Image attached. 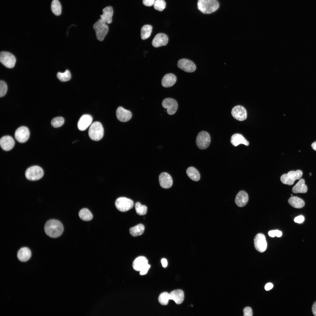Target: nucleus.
<instances>
[{"mask_svg": "<svg viewBox=\"0 0 316 316\" xmlns=\"http://www.w3.org/2000/svg\"><path fill=\"white\" fill-rule=\"evenodd\" d=\"M44 229L46 234L52 238L60 236L63 231V226L61 222L54 219L47 221L45 224Z\"/></svg>", "mask_w": 316, "mask_h": 316, "instance_id": "nucleus-1", "label": "nucleus"}, {"mask_svg": "<svg viewBox=\"0 0 316 316\" xmlns=\"http://www.w3.org/2000/svg\"><path fill=\"white\" fill-rule=\"evenodd\" d=\"M219 4L217 0H198V9L204 14H210L216 11L219 8Z\"/></svg>", "mask_w": 316, "mask_h": 316, "instance_id": "nucleus-2", "label": "nucleus"}, {"mask_svg": "<svg viewBox=\"0 0 316 316\" xmlns=\"http://www.w3.org/2000/svg\"><path fill=\"white\" fill-rule=\"evenodd\" d=\"M104 130L101 123L98 121H95L91 124L88 130V135L92 140L98 141L101 139L103 137Z\"/></svg>", "mask_w": 316, "mask_h": 316, "instance_id": "nucleus-3", "label": "nucleus"}, {"mask_svg": "<svg viewBox=\"0 0 316 316\" xmlns=\"http://www.w3.org/2000/svg\"><path fill=\"white\" fill-rule=\"evenodd\" d=\"M107 23L100 18L93 25L97 38L100 41H102L104 40L108 32L109 28Z\"/></svg>", "mask_w": 316, "mask_h": 316, "instance_id": "nucleus-4", "label": "nucleus"}, {"mask_svg": "<svg viewBox=\"0 0 316 316\" xmlns=\"http://www.w3.org/2000/svg\"><path fill=\"white\" fill-rule=\"evenodd\" d=\"M26 178L30 181L37 180L41 179L44 175V171L40 167L34 166L29 167L25 173Z\"/></svg>", "mask_w": 316, "mask_h": 316, "instance_id": "nucleus-5", "label": "nucleus"}, {"mask_svg": "<svg viewBox=\"0 0 316 316\" xmlns=\"http://www.w3.org/2000/svg\"><path fill=\"white\" fill-rule=\"evenodd\" d=\"M115 206L119 211L125 212L132 209L134 205L133 201L126 197L117 198L115 202Z\"/></svg>", "mask_w": 316, "mask_h": 316, "instance_id": "nucleus-6", "label": "nucleus"}, {"mask_svg": "<svg viewBox=\"0 0 316 316\" xmlns=\"http://www.w3.org/2000/svg\"><path fill=\"white\" fill-rule=\"evenodd\" d=\"M211 138L209 134L205 131H202L198 134L196 139L197 147L200 149L207 148L209 145Z\"/></svg>", "mask_w": 316, "mask_h": 316, "instance_id": "nucleus-7", "label": "nucleus"}, {"mask_svg": "<svg viewBox=\"0 0 316 316\" xmlns=\"http://www.w3.org/2000/svg\"><path fill=\"white\" fill-rule=\"evenodd\" d=\"M0 61L6 67L12 68L15 66L16 59L11 53L6 51H2L0 54Z\"/></svg>", "mask_w": 316, "mask_h": 316, "instance_id": "nucleus-8", "label": "nucleus"}, {"mask_svg": "<svg viewBox=\"0 0 316 316\" xmlns=\"http://www.w3.org/2000/svg\"><path fill=\"white\" fill-rule=\"evenodd\" d=\"M30 132L28 128L25 126L19 127L16 130L14 136L16 139L20 143H24L28 139Z\"/></svg>", "mask_w": 316, "mask_h": 316, "instance_id": "nucleus-9", "label": "nucleus"}, {"mask_svg": "<svg viewBox=\"0 0 316 316\" xmlns=\"http://www.w3.org/2000/svg\"><path fill=\"white\" fill-rule=\"evenodd\" d=\"M177 66L183 71L188 73L193 72L196 69V66L194 63L186 59H182L178 60Z\"/></svg>", "mask_w": 316, "mask_h": 316, "instance_id": "nucleus-10", "label": "nucleus"}, {"mask_svg": "<svg viewBox=\"0 0 316 316\" xmlns=\"http://www.w3.org/2000/svg\"><path fill=\"white\" fill-rule=\"evenodd\" d=\"M254 244L256 249L262 253L266 249L267 244L265 235L261 233L257 234L254 239Z\"/></svg>", "mask_w": 316, "mask_h": 316, "instance_id": "nucleus-11", "label": "nucleus"}, {"mask_svg": "<svg viewBox=\"0 0 316 316\" xmlns=\"http://www.w3.org/2000/svg\"><path fill=\"white\" fill-rule=\"evenodd\" d=\"M162 107L165 109H167V112L170 115L174 114L176 111L178 105L176 101L171 98H166L163 100L162 102Z\"/></svg>", "mask_w": 316, "mask_h": 316, "instance_id": "nucleus-12", "label": "nucleus"}, {"mask_svg": "<svg viewBox=\"0 0 316 316\" xmlns=\"http://www.w3.org/2000/svg\"><path fill=\"white\" fill-rule=\"evenodd\" d=\"M231 114L235 119L239 121L245 120L247 116L245 109L243 107L240 105L234 107L232 110Z\"/></svg>", "mask_w": 316, "mask_h": 316, "instance_id": "nucleus-13", "label": "nucleus"}, {"mask_svg": "<svg viewBox=\"0 0 316 316\" xmlns=\"http://www.w3.org/2000/svg\"><path fill=\"white\" fill-rule=\"evenodd\" d=\"M0 145L1 147L3 150L8 151L11 150L14 147L15 141L11 136H4L1 138Z\"/></svg>", "mask_w": 316, "mask_h": 316, "instance_id": "nucleus-14", "label": "nucleus"}, {"mask_svg": "<svg viewBox=\"0 0 316 316\" xmlns=\"http://www.w3.org/2000/svg\"><path fill=\"white\" fill-rule=\"evenodd\" d=\"M118 119L121 122H126L130 119L132 116L131 112L121 107H118L116 112Z\"/></svg>", "mask_w": 316, "mask_h": 316, "instance_id": "nucleus-15", "label": "nucleus"}, {"mask_svg": "<svg viewBox=\"0 0 316 316\" xmlns=\"http://www.w3.org/2000/svg\"><path fill=\"white\" fill-rule=\"evenodd\" d=\"M93 120L92 116L89 114H84L80 118L78 123V127L80 131H84L91 124Z\"/></svg>", "mask_w": 316, "mask_h": 316, "instance_id": "nucleus-16", "label": "nucleus"}, {"mask_svg": "<svg viewBox=\"0 0 316 316\" xmlns=\"http://www.w3.org/2000/svg\"><path fill=\"white\" fill-rule=\"evenodd\" d=\"M168 41V37L165 34L159 33L154 37L152 41V46L155 47L166 45Z\"/></svg>", "mask_w": 316, "mask_h": 316, "instance_id": "nucleus-17", "label": "nucleus"}, {"mask_svg": "<svg viewBox=\"0 0 316 316\" xmlns=\"http://www.w3.org/2000/svg\"><path fill=\"white\" fill-rule=\"evenodd\" d=\"M159 181L161 186L164 188H170L173 184V180L171 176L166 172L161 173L159 176Z\"/></svg>", "mask_w": 316, "mask_h": 316, "instance_id": "nucleus-18", "label": "nucleus"}, {"mask_svg": "<svg viewBox=\"0 0 316 316\" xmlns=\"http://www.w3.org/2000/svg\"><path fill=\"white\" fill-rule=\"evenodd\" d=\"M248 200V196L246 192L243 190L240 191L236 195L235 202L239 207L244 206Z\"/></svg>", "mask_w": 316, "mask_h": 316, "instance_id": "nucleus-19", "label": "nucleus"}, {"mask_svg": "<svg viewBox=\"0 0 316 316\" xmlns=\"http://www.w3.org/2000/svg\"><path fill=\"white\" fill-rule=\"evenodd\" d=\"M102 12V14L100 16L101 18L107 23H111L114 13L112 7L111 6H107L103 9Z\"/></svg>", "mask_w": 316, "mask_h": 316, "instance_id": "nucleus-20", "label": "nucleus"}, {"mask_svg": "<svg viewBox=\"0 0 316 316\" xmlns=\"http://www.w3.org/2000/svg\"><path fill=\"white\" fill-rule=\"evenodd\" d=\"M170 300H174L177 304L182 303L184 298L183 291L180 289L172 291L170 293Z\"/></svg>", "mask_w": 316, "mask_h": 316, "instance_id": "nucleus-21", "label": "nucleus"}, {"mask_svg": "<svg viewBox=\"0 0 316 316\" xmlns=\"http://www.w3.org/2000/svg\"><path fill=\"white\" fill-rule=\"evenodd\" d=\"M148 264V260L145 257L142 256H139L133 261V267L135 271H140Z\"/></svg>", "mask_w": 316, "mask_h": 316, "instance_id": "nucleus-22", "label": "nucleus"}, {"mask_svg": "<svg viewBox=\"0 0 316 316\" xmlns=\"http://www.w3.org/2000/svg\"><path fill=\"white\" fill-rule=\"evenodd\" d=\"M176 81V76L172 73H168L163 78L162 80V86L165 87H168L172 86Z\"/></svg>", "mask_w": 316, "mask_h": 316, "instance_id": "nucleus-23", "label": "nucleus"}, {"mask_svg": "<svg viewBox=\"0 0 316 316\" xmlns=\"http://www.w3.org/2000/svg\"><path fill=\"white\" fill-rule=\"evenodd\" d=\"M231 142L232 144L236 147L240 144H243L246 146H248L249 142L241 134L236 133L233 135L231 138Z\"/></svg>", "mask_w": 316, "mask_h": 316, "instance_id": "nucleus-24", "label": "nucleus"}, {"mask_svg": "<svg viewBox=\"0 0 316 316\" xmlns=\"http://www.w3.org/2000/svg\"><path fill=\"white\" fill-rule=\"evenodd\" d=\"M31 253L30 249L26 247L21 248L17 253V257L22 262H26L30 258Z\"/></svg>", "mask_w": 316, "mask_h": 316, "instance_id": "nucleus-25", "label": "nucleus"}, {"mask_svg": "<svg viewBox=\"0 0 316 316\" xmlns=\"http://www.w3.org/2000/svg\"><path fill=\"white\" fill-rule=\"evenodd\" d=\"M307 187L305 184V181L303 179H300L292 189L293 192L295 193H305L307 192Z\"/></svg>", "mask_w": 316, "mask_h": 316, "instance_id": "nucleus-26", "label": "nucleus"}, {"mask_svg": "<svg viewBox=\"0 0 316 316\" xmlns=\"http://www.w3.org/2000/svg\"><path fill=\"white\" fill-rule=\"evenodd\" d=\"M288 203L293 207L296 208H301L305 205L304 201L301 199L296 196L291 197L288 200Z\"/></svg>", "mask_w": 316, "mask_h": 316, "instance_id": "nucleus-27", "label": "nucleus"}, {"mask_svg": "<svg viewBox=\"0 0 316 316\" xmlns=\"http://www.w3.org/2000/svg\"><path fill=\"white\" fill-rule=\"evenodd\" d=\"M187 174L189 177L194 181H198L200 178V174L195 168L193 167L188 168L186 171Z\"/></svg>", "mask_w": 316, "mask_h": 316, "instance_id": "nucleus-28", "label": "nucleus"}, {"mask_svg": "<svg viewBox=\"0 0 316 316\" xmlns=\"http://www.w3.org/2000/svg\"><path fill=\"white\" fill-rule=\"evenodd\" d=\"M144 230V226L142 224H139L130 228L129 231L131 235L135 237L141 235L143 233Z\"/></svg>", "mask_w": 316, "mask_h": 316, "instance_id": "nucleus-29", "label": "nucleus"}, {"mask_svg": "<svg viewBox=\"0 0 316 316\" xmlns=\"http://www.w3.org/2000/svg\"><path fill=\"white\" fill-rule=\"evenodd\" d=\"M152 27L149 25H145L142 27L141 30V37L143 40L148 38L152 32Z\"/></svg>", "mask_w": 316, "mask_h": 316, "instance_id": "nucleus-30", "label": "nucleus"}, {"mask_svg": "<svg viewBox=\"0 0 316 316\" xmlns=\"http://www.w3.org/2000/svg\"><path fill=\"white\" fill-rule=\"evenodd\" d=\"M79 215L81 219L85 221H90L93 218L92 213L87 208L81 209L79 213Z\"/></svg>", "mask_w": 316, "mask_h": 316, "instance_id": "nucleus-31", "label": "nucleus"}, {"mask_svg": "<svg viewBox=\"0 0 316 316\" xmlns=\"http://www.w3.org/2000/svg\"><path fill=\"white\" fill-rule=\"evenodd\" d=\"M51 10L53 13L57 16H59L61 13V7L58 0H53L51 5Z\"/></svg>", "mask_w": 316, "mask_h": 316, "instance_id": "nucleus-32", "label": "nucleus"}, {"mask_svg": "<svg viewBox=\"0 0 316 316\" xmlns=\"http://www.w3.org/2000/svg\"><path fill=\"white\" fill-rule=\"evenodd\" d=\"M58 79L61 81L66 82L69 80L71 78V74L70 71L66 70L63 73L58 72L57 74Z\"/></svg>", "mask_w": 316, "mask_h": 316, "instance_id": "nucleus-33", "label": "nucleus"}, {"mask_svg": "<svg viewBox=\"0 0 316 316\" xmlns=\"http://www.w3.org/2000/svg\"><path fill=\"white\" fill-rule=\"evenodd\" d=\"M135 207L136 212L138 214L143 215L146 214L147 208L145 205H142L139 202H137L135 203Z\"/></svg>", "mask_w": 316, "mask_h": 316, "instance_id": "nucleus-34", "label": "nucleus"}, {"mask_svg": "<svg viewBox=\"0 0 316 316\" xmlns=\"http://www.w3.org/2000/svg\"><path fill=\"white\" fill-rule=\"evenodd\" d=\"M288 176L294 181L296 180L299 179L302 176L303 172L300 170L296 171H291L288 172Z\"/></svg>", "mask_w": 316, "mask_h": 316, "instance_id": "nucleus-35", "label": "nucleus"}, {"mask_svg": "<svg viewBox=\"0 0 316 316\" xmlns=\"http://www.w3.org/2000/svg\"><path fill=\"white\" fill-rule=\"evenodd\" d=\"M170 300L169 293L166 292H164L161 293L158 298V300L160 303L162 305H167Z\"/></svg>", "mask_w": 316, "mask_h": 316, "instance_id": "nucleus-36", "label": "nucleus"}, {"mask_svg": "<svg viewBox=\"0 0 316 316\" xmlns=\"http://www.w3.org/2000/svg\"><path fill=\"white\" fill-rule=\"evenodd\" d=\"M64 120L62 117H57L53 118L51 121L52 126L54 128H58L62 126L64 124Z\"/></svg>", "mask_w": 316, "mask_h": 316, "instance_id": "nucleus-37", "label": "nucleus"}, {"mask_svg": "<svg viewBox=\"0 0 316 316\" xmlns=\"http://www.w3.org/2000/svg\"><path fill=\"white\" fill-rule=\"evenodd\" d=\"M153 6L156 10L162 11L166 7V3L164 0H155Z\"/></svg>", "mask_w": 316, "mask_h": 316, "instance_id": "nucleus-38", "label": "nucleus"}, {"mask_svg": "<svg viewBox=\"0 0 316 316\" xmlns=\"http://www.w3.org/2000/svg\"><path fill=\"white\" fill-rule=\"evenodd\" d=\"M280 180L283 184L288 185H292L294 183V181L288 176L287 174H283L281 177Z\"/></svg>", "mask_w": 316, "mask_h": 316, "instance_id": "nucleus-39", "label": "nucleus"}, {"mask_svg": "<svg viewBox=\"0 0 316 316\" xmlns=\"http://www.w3.org/2000/svg\"><path fill=\"white\" fill-rule=\"evenodd\" d=\"M7 90V86L6 83L3 80L0 82V97L4 96L6 94Z\"/></svg>", "mask_w": 316, "mask_h": 316, "instance_id": "nucleus-40", "label": "nucleus"}, {"mask_svg": "<svg viewBox=\"0 0 316 316\" xmlns=\"http://www.w3.org/2000/svg\"><path fill=\"white\" fill-rule=\"evenodd\" d=\"M269 236L272 237H274L275 236L279 237L282 235V232L278 230L270 231L268 233Z\"/></svg>", "mask_w": 316, "mask_h": 316, "instance_id": "nucleus-41", "label": "nucleus"}, {"mask_svg": "<svg viewBox=\"0 0 316 316\" xmlns=\"http://www.w3.org/2000/svg\"><path fill=\"white\" fill-rule=\"evenodd\" d=\"M244 316H252L253 315L252 310L249 307H247L244 308L243 310Z\"/></svg>", "mask_w": 316, "mask_h": 316, "instance_id": "nucleus-42", "label": "nucleus"}, {"mask_svg": "<svg viewBox=\"0 0 316 316\" xmlns=\"http://www.w3.org/2000/svg\"><path fill=\"white\" fill-rule=\"evenodd\" d=\"M150 266L148 264L144 267L140 272V275H144L146 274L147 272L149 269L150 268Z\"/></svg>", "mask_w": 316, "mask_h": 316, "instance_id": "nucleus-43", "label": "nucleus"}, {"mask_svg": "<svg viewBox=\"0 0 316 316\" xmlns=\"http://www.w3.org/2000/svg\"><path fill=\"white\" fill-rule=\"evenodd\" d=\"M155 0H143L142 3L144 5L148 6H150L153 5Z\"/></svg>", "mask_w": 316, "mask_h": 316, "instance_id": "nucleus-44", "label": "nucleus"}, {"mask_svg": "<svg viewBox=\"0 0 316 316\" xmlns=\"http://www.w3.org/2000/svg\"><path fill=\"white\" fill-rule=\"evenodd\" d=\"M304 220V217L302 215L296 217L294 219V221L297 223H302Z\"/></svg>", "mask_w": 316, "mask_h": 316, "instance_id": "nucleus-45", "label": "nucleus"}, {"mask_svg": "<svg viewBox=\"0 0 316 316\" xmlns=\"http://www.w3.org/2000/svg\"><path fill=\"white\" fill-rule=\"evenodd\" d=\"M273 286V284L271 283L267 284L265 287V289L266 291H269L272 289Z\"/></svg>", "mask_w": 316, "mask_h": 316, "instance_id": "nucleus-46", "label": "nucleus"}, {"mask_svg": "<svg viewBox=\"0 0 316 316\" xmlns=\"http://www.w3.org/2000/svg\"><path fill=\"white\" fill-rule=\"evenodd\" d=\"M162 266L164 267H167L168 262L167 260L165 258H162L161 260Z\"/></svg>", "mask_w": 316, "mask_h": 316, "instance_id": "nucleus-47", "label": "nucleus"}, {"mask_svg": "<svg viewBox=\"0 0 316 316\" xmlns=\"http://www.w3.org/2000/svg\"><path fill=\"white\" fill-rule=\"evenodd\" d=\"M312 311L314 315L316 316V301L312 305Z\"/></svg>", "mask_w": 316, "mask_h": 316, "instance_id": "nucleus-48", "label": "nucleus"}, {"mask_svg": "<svg viewBox=\"0 0 316 316\" xmlns=\"http://www.w3.org/2000/svg\"><path fill=\"white\" fill-rule=\"evenodd\" d=\"M311 147L314 150L316 151V141L313 142L312 144Z\"/></svg>", "mask_w": 316, "mask_h": 316, "instance_id": "nucleus-49", "label": "nucleus"}, {"mask_svg": "<svg viewBox=\"0 0 316 316\" xmlns=\"http://www.w3.org/2000/svg\"><path fill=\"white\" fill-rule=\"evenodd\" d=\"M309 174L310 175V176H311V173H310Z\"/></svg>", "mask_w": 316, "mask_h": 316, "instance_id": "nucleus-50", "label": "nucleus"}]
</instances>
